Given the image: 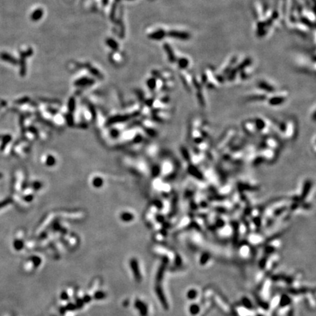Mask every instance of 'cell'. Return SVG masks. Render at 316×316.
<instances>
[{"instance_id":"1","label":"cell","mask_w":316,"mask_h":316,"mask_svg":"<svg viewBox=\"0 0 316 316\" xmlns=\"http://www.w3.org/2000/svg\"><path fill=\"white\" fill-rule=\"evenodd\" d=\"M243 130L249 135H254V134L258 132L254 122V120H245L242 125Z\"/></svg>"},{"instance_id":"2","label":"cell","mask_w":316,"mask_h":316,"mask_svg":"<svg viewBox=\"0 0 316 316\" xmlns=\"http://www.w3.org/2000/svg\"><path fill=\"white\" fill-rule=\"evenodd\" d=\"M286 98H284L283 96H275L273 98H271L268 100L269 104L272 106H277L279 105H281L285 101Z\"/></svg>"},{"instance_id":"3","label":"cell","mask_w":316,"mask_h":316,"mask_svg":"<svg viewBox=\"0 0 316 316\" xmlns=\"http://www.w3.org/2000/svg\"><path fill=\"white\" fill-rule=\"evenodd\" d=\"M170 37L174 38H178L181 40H187L190 38V34H187L184 32H178V31H171L168 33Z\"/></svg>"},{"instance_id":"4","label":"cell","mask_w":316,"mask_h":316,"mask_svg":"<svg viewBox=\"0 0 316 316\" xmlns=\"http://www.w3.org/2000/svg\"><path fill=\"white\" fill-rule=\"evenodd\" d=\"M0 58L2 59V60H4V61L10 62V63L13 64V65H17L18 63V61L16 59L14 58L13 57H12V56L9 54V53H5V52H3V53H2L1 54H0Z\"/></svg>"},{"instance_id":"5","label":"cell","mask_w":316,"mask_h":316,"mask_svg":"<svg viewBox=\"0 0 316 316\" xmlns=\"http://www.w3.org/2000/svg\"><path fill=\"white\" fill-rule=\"evenodd\" d=\"M43 15V10H42V9H38V10H36V11H34V12H33V13L32 14L31 19L33 21H37L41 18Z\"/></svg>"},{"instance_id":"6","label":"cell","mask_w":316,"mask_h":316,"mask_svg":"<svg viewBox=\"0 0 316 316\" xmlns=\"http://www.w3.org/2000/svg\"><path fill=\"white\" fill-rule=\"evenodd\" d=\"M149 38L153 40H161L165 37V32L163 30H158L154 33L149 34Z\"/></svg>"},{"instance_id":"7","label":"cell","mask_w":316,"mask_h":316,"mask_svg":"<svg viewBox=\"0 0 316 316\" xmlns=\"http://www.w3.org/2000/svg\"><path fill=\"white\" fill-rule=\"evenodd\" d=\"M165 47V49H166V52H167L168 53V58H169V60L171 61V62H174L175 61V57L174 55V53H173V51L172 50H171V48H170L169 46H168L167 44H166L164 46Z\"/></svg>"},{"instance_id":"8","label":"cell","mask_w":316,"mask_h":316,"mask_svg":"<svg viewBox=\"0 0 316 316\" xmlns=\"http://www.w3.org/2000/svg\"><path fill=\"white\" fill-rule=\"evenodd\" d=\"M106 43H107V45H108L110 48H112V49L114 50V51L118 50L119 48L118 43H116V41L113 40V39H108L107 40V41H106Z\"/></svg>"},{"instance_id":"9","label":"cell","mask_w":316,"mask_h":316,"mask_svg":"<svg viewBox=\"0 0 316 316\" xmlns=\"http://www.w3.org/2000/svg\"><path fill=\"white\" fill-rule=\"evenodd\" d=\"M259 87L261 89H263V90L267 91V92H272V91H274V88L272 87V86L269 85L268 84L265 82L260 83Z\"/></svg>"},{"instance_id":"10","label":"cell","mask_w":316,"mask_h":316,"mask_svg":"<svg viewBox=\"0 0 316 316\" xmlns=\"http://www.w3.org/2000/svg\"><path fill=\"white\" fill-rule=\"evenodd\" d=\"M179 65L181 68H185L188 65V61L185 58H182L179 61Z\"/></svg>"},{"instance_id":"11","label":"cell","mask_w":316,"mask_h":316,"mask_svg":"<svg viewBox=\"0 0 316 316\" xmlns=\"http://www.w3.org/2000/svg\"><path fill=\"white\" fill-rule=\"evenodd\" d=\"M197 296V292L195 290H190V292L188 293V297L190 298V299H194Z\"/></svg>"}]
</instances>
